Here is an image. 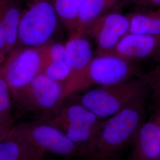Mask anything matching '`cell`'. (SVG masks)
<instances>
[{
    "mask_svg": "<svg viewBox=\"0 0 160 160\" xmlns=\"http://www.w3.org/2000/svg\"><path fill=\"white\" fill-rule=\"evenodd\" d=\"M158 39H159V43H158V50L157 52V53L155 56L154 58L155 59H158L160 61V36H158Z\"/></svg>",
    "mask_w": 160,
    "mask_h": 160,
    "instance_id": "22",
    "label": "cell"
},
{
    "mask_svg": "<svg viewBox=\"0 0 160 160\" xmlns=\"http://www.w3.org/2000/svg\"><path fill=\"white\" fill-rule=\"evenodd\" d=\"M130 22L127 15L108 12L91 23L84 34L92 37L97 45L96 55L112 50L129 33Z\"/></svg>",
    "mask_w": 160,
    "mask_h": 160,
    "instance_id": "9",
    "label": "cell"
},
{
    "mask_svg": "<svg viewBox=\"0 0 160 160\" xmlns=\"http://www.w3.org/2000/svg\"><path fill=\"white\" fill-rule=\"evenodd\" d=\"M120 0H82L74 32L84 34L86 28L98 18L109 12Z\"/></svg>",
    "mask_w": 160,
    "mask_h": 160,
    "instance_id": "15",
    "label": "cell"
},
{
    "mask_svg": "<svg viewBox=\"0 0 160 160\" xmlns=\"http://www.w3.org/2000/svg\"><path fill=\"white\" fill-rule=\"evenodd\" d=\"M44 121L64 132L77 146L82 157L104 119L97 117L81 103L61 104Z\"/></svg>",
    "mask_w": 160,
    "mask_h": 160,
    "instance_id": "5",
    "label": "cell"
},
{
    "mask_svg": "<svg viewBox=\"0 0 160 160\" xmlns=\"http://www.w3.org/2000/svg\"><path fill=\"white\" fill-rule=\"evenodd\" d=\"M62 92L61 83L41 74L12 95V100L23 112L41 113L45 116L59 106Z\"/></svg>",
    "mask_w": 160,
    "mask_h": 160,
    "instance_id": "8",
    "label": "cell"
},
{
    "mask_svg": "<svg viewBox=\"0 0 160 160\" xmlns=\"http://www.w3.org/2000/svg\"><path fill=\"white\" fill-rule=\"evenodd\" d=\"M45 155L17 138L0 141V160H45Z\"/></svg>",
    "mask_w": 160,
    "mask_h": 160,
    "instance_id": "14",
    "label": "cell"
},
{
    "mask_svg": "<svg viewBox=\"0 0 160 160\" xmlns=\"http://www.w3.org/2000/svg\"><path fill=\"white\" fill-rule=\"evenodd\" d=\"M160 160V155H159V157H158V160Z\"/></svg>",
    "mask_w": 160,
    "mask_h": 160,
    "instance_id": "24",
    "label": "cell"
},
{
    "mask_svg": "<svg viewBox=\"0 0 160 160\" xmlns=\"http://www.w3.org/2000/svg\"><path fill=\"white\" fill-rule=\"evenodd\" d=\"M51 42L38 47H17L7 56L0 68V76L6 80L12 96L44 73L50 61Z\"/></svg>",
    "mask_w": 160,
    "mask_h": 160,
    "instance_id": "4",
    "label": "cell"
},
{
    "mask_svg": "<svg viewBox=\"0 0 160 160\" xmlns=\"http://www.w3.org/2000/svg\"><path fill=\"white\" fill-rule=\"evenodd\" d=\"M129 19V33L160 36V8L154 11L132 12L127 14Z\"/></svg>",
    "mask_w": 160,
    "mask_h": 160,
    "instance_id": "16",
    "label": "cell"
},
{
    "mask_svg": "<svg viewBox=\"0 0 160 160\" xmlns=\"http://www.w3.org/2000/svg\"><path fill=\"white\" fill-rule=\"evenodd\" d=\"M6 136L19 138L45 154L67 158L80 156L77 146L64 132L44 120L14 123Z\"/></svg>",
    "mask_w": 160,
    "mask_h": 160,
    "instance_id": "6",
    "label": "cell"
},
{
    "mask_svg": "<svg viewBox=\"0 0 160 160\" xmlns=\"http://www.w3.org/2000/svg\"><path fill=\"white\" fill-rule=\"evenodd\" d=\"M141 71L136 63L112 55H96L83 74L65 93L61 104L76 92L125 81L141 76Z\"/></svg>",
    "mask_w": 160,
    "mask_h": 160,
    "instance_id": "3",
    "label": "cell"
},
{
    "mask_svg": "<svg viewBox=\"0 0 160 160\" xmlns=\"http://www.w3.org/2000/svg\"><path fill=\"white\" fill-rule=\"evenodd\" d=\"M130 160H157L160 154V106L144 120L133 142Z\"/></svg>",
    "mask_w": 160,
    "mask_h": 160,
    "instance_id": "10",
    "label": "cell"
},
{
    "mask_svg": "<svg viewBox=\"0 0 160 160\" xmlns=\"http://www.w3.org/2000/svg\"><path fill=\"white\" fill-rule=\"evenodd\" d=\"M59 23L69 34L74 33L77 25L80 7L82 0H52Z\"/></svg>",
    "mask_w": 160,
    "mask_h": 160,
    "instance_id": "17",
    "label": "cell"
},
{
    "mask_svg": "<svg viewBox=\"0 0 160 160\" xmlns=\"http://www.w3.org/2000/svg\"><path fill=\"white\" fill-rule=\"evenodd\" d=\"M12 100L7 82L0 76V125L12 127L14 124L12 114Z\"/></svg>",
    "mask_w": 160,
    "mask_h": 160,
    "instance_id": "18",
    "label": "cell"
},
{
    "mask_svg": "<svg viewBox=\"0 0 160 160\" xmlns=\"http://www.w3.org/2000/svg\"><path fill=\"white\" fill-rule=\"evenodd\" d=\"M19 1H20L22 4H23V3H24V2H25V1H26V0H19Z\"/></svg>",
    "mask_w": 160,
    "mask_h": 160,
    "instance_id": "23",
    "label": "cell"
},
{
    "mask_svg": "<svg viewBox=\"0 0 160 160\" xmlns=\"http://www.w3.org/2000/svg\"><path fill=\"white\" fill-rule=\"evenodd\" d=\"M23 4L19 0H0V23L6 32L7 55L17 46Z\"/></svg>",
    "mask_w": 160,
    "mask_h": 160,
    "instance_id": "13",
    "label": "cell"
},
{
    "mask_svg": "<svg viewBox=\"0 0 160 160\" xmlns=\"http://www.w3.org/2000/svg\"><path fill=\"white\" fill-rule=\"evenodd\" d=\"M148 82L149 96L156 108L160 106V63L145 75Z\"/></svg>",
    "mask_w": 160,
    "mask_h": 160,
    "instance_id": "20",
    "label": "cell"
},
{
    "mask_svg": "<svg viewBox=\"0 0 160 160\" xmlns=\"http://www.w3.org/2000/svg\"><path fill=\"white\" fill-rule=\"evenodd\" d=\"M43 74L52 80L61 83L63 86L68 80L71 74V69L66 58L51 60Z\"/></svg>",
    "mask_w": 160,
    "mask_h": 160,
    "instance_id": "19",
    "label": "cell"
},
{
    "mask_svg": "<svg viewBox=\"0 0 160 160\" xmlns=\"http://www.w3.org/2000/svg\"><path fill=\"white\" fill-rule=\"evenodd\" d=\"M137 4L142 8H160V0H137Z\"/></svg>",
    "mask_w": 160,
    "mask_h": 160,
    "instance_id": "21",
    "label": "cell"
},
{
    "mask_svg": "<svg viewBox=\"0 0 160 160\" xmlns=\"http://www.w3.org/2000/svg\"><path fill=\"white\" fill-rule=\"evenodd\" d=\"M65 46V57L71 69V74L63 85L62 98L65 93L83 74L93 58L92 45L84 34L74 32L69 34Z\"/></svg>",
    "mask_w": 160,
    "mask_h": 160,
    "instance_id": "12",
    "label": "cell"
},
{
    "mask_svg": "<svg viewBox=\"0 0 160 160\" xmlns=\"http://www.w3.org/2000/svg\"><path fill=\"white\" fill-rule=\"evenodd\" d=\"M149 95L144 96L104 119L82 158L86 160H112L130 143L145 120Z\"/></svg>",
    "mask_w": 160,
    "mask_h": 160,
    "instance_id": "1",
    "label": "cell"
},
{
    "mask_svg": "<svg viewBox=\"0 0 160 160\" xmlns=\"http://www.w3.org/2000/svg\"><path fill=\"white\" fill-rule=\"evenodd\" d=\"M59 23L52 0H30L20 20L16 48L38 47L48 43Z\"/></svg>",
    "mask_w": 160,
    "mask_h": 160,
    "instance_id": "7",
    "label": "cell"
},
{
    "mask_svg": "<svg viewBox=\"0 0 160 160\" xmlns=\"http://www.w3.org/2000/svg\"><path fill=\"white\" fill-rule=\"evenodd\" d=\"M158 36L129 33L112 50L99 55H109L136 63L154 58L158 48Z\"/></svg>",
    "mask_w": 160,
    "mask_h": 160,
    "instance_id": "11",
    "label": "cell"
},
{
    "mask_svg": "<svg viewBox=\"0 0 160 160\" xmlns=\"http://www.w3.org/2000/svg\"><path fill=\"white\" fill-rule=\"evenodd\" d=\"M149 95L148 82L142 75L109 86L95 87L82 94L78 102L97 117L106 119Z\"/></svg>",
    "mask_w": 160,
    "mask_h": 160,
    "instance_id": "2",
    "label": "cell"
}]
</instances>
